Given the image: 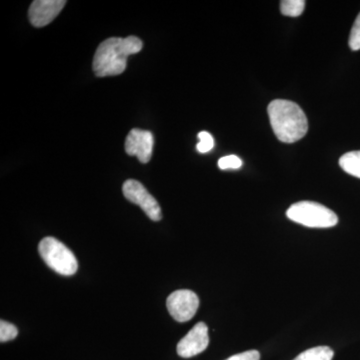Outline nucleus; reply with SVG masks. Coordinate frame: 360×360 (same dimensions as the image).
<instances>
[{
    "label": "nucleus",
    "instance_id": "f257e3e1",
    "mask_svg": "<svg viewBox=\"0 0 360 360\" xmlns=\"http://www.w3.org/2000/svg\"><path fill=\"white\" fill-rule=\"evenodd\" d=\"M143 44L139 37H110L97 47L92 70L97 77H115L127 70V58L141 52Z\"/></svg>",
    "mask_w": 360,
    "mask_h": 360
},
{
    "label": "nucleus",
    "instance_id": "f03ea898",
    "mask_svg": "<svg viewBox=\"0 0 360 360\" xmlns=\"http://www.w3.org/2000/svg\"><path fill=\"white\" fill-rule=\"evenodd\" d=\"M267 112L274 134L285 143L300 141L309 130L307 115L292 101L276 99L269 103Z\"/></svg>",
    "mask_w": 360,
    "mask_h": 360
},
{
    "label": "nucleus",
    "instance_id": "7ed1b4c3",
    "mask_svg": "<svg viewBox=\"0 0 360 360\" xmlns=\"http://www.w3.org/2000/svg\"><path fill=\"white\" fill-rule=\"evenodd\" d=\"M286 217L296 224L312 229H328L338 224V217L333 210L314 201H300L290 206Z\"/></svg>",
    "mask_w": 360,
    "mask_h": 360
},
{
    "label": "nucleus",
    "instance_id": "20e7f679",
    "mask_svg": "<svg viewBox=\"0 0 360 360\" xmlns=\"http://www.w3.org/2000/svg\"><path fill=\"white\" fill-rule=\"evenodd\" d=\"M39 252L47 266L61 276H70L77 274V257L58 239L51 236L42 239L39 245Z\"/></svg>",
    "mask_w": 360,
    "mask_h": 360
},
{
    "label": "nucleus",
    "instance_id": "39448f33",
    "mask_svg": "<svg viewBox=\"0 0 360 360\" xmlns=\"http://www.w3.org/2000/svg\"><path fill=\"white\" fill-rule=\"evenodd\" d=\"M122 193L127 200L139 205L153 221H160L162 219V212L158 200L141 182L134 179L127 180L123 184Z\"/></svg>",
    "mask_w": 360,
    "mask_h": 360
},
{
    "label": "nucleus",
    "instance_id": "423d86ee",
    "mask_svg": "<svg viewBox=\"0 0 360 360\" xmlns=\"http://www.w3.org/2000/svg\"><path fill=\"white\" fill-rule=\"evenodd\" d=\"M167 307L170 315L179 322H186L198 312L200 307L198 296L193 291L180 290L168 296Z\"/></svg>",
    "mask_w": 360,
    "mask_h": 360
},
{
    "label": "nucleus",
    "instance_id": "0eeeda50",
    "mask_svg": "<svg viewBox=\"0 0 360 360\" xmlns=\"http://www.w3.org/2000/svg\"><path fill=\"white\" fill-rule=\"evenodd\" d=\"M210 343L208 328L205 322H198L177 345V354L182 359H191L205 352Z\"/></svg>",
    "mask_w": 360,
    "mask_h": 360
},
{
    "label": "nucleus",
    "instance_id": "6e6552de",
    "mask_svg": "<svg viewBox=\"0 0 360 360\" xmlns=\"http://www.w3.org/2000/svg\"><path fill=\"white\" fill-rule=\"evenodd\" d=\"M155 137L148 130H130L125 141V151L130 156H136L141 163H148L153 156Z\"/></svg>",
    "mask_w": 360,
    "mask_h": 360
},
{
    "label": "nucleus",
    "instance_id": "1a4fd4ad",
    "mask_svg": "<svg viewBox=\"0 0 360 360\" xmlns=\"http://www.w3.org/2000/svg\"><path fill=\"white\" fill-rule=\"evenodd\" d=\"M65 0H35L30 6L28 18L35 27H44L54 20L65 7Z\"/></svg>",
    "mask_w": 360,
    "mask_h": 360
},
{
    "label": "nucleus",
    "instance_id": "9d476101",
    "mask_svg": "<svg viewBox=\"0 0 360 360\" xmlns=\"http://www.w3.org/2000/svg\"><path fill=\"white\" fill-rule=\"evenodd\" d=\"M340 165L347 174L360 179V150L350 151L341 156Z\"/></svg>",
    "mask_w": 360,
    "mask_h": 360
},
{
    "label": "nucleus",
    "instance_id": "9b49d317",
    "mask_svg": "<svg viewBox=\"0 0 360 360\" xmlns=\"http://www.w3.org/2000/svg\"><path fill=\"white\" fill-rule=\"evenodd\" d=\"M335 352L328 347H316L305 350L293 360H333Z\"/></svg>",
    "mask_w": 360,
    "mask_h": 360
},
{
    "label": "nucleus",
    "instance_id": "f8f14e48",
    "mask_svg": "<svg viewBox=\"0 0 360 360\" xmlns=\"http://www.w3.org/2000/svg\"><path fill=\"white\" fill-rule=\"evenodd\" d=\"M305 1L303 0H283L281 2V11L283 15L297 18L304 11Z\"/></svg>",
    "mask_w": 360,
    "mask_h": 360
},
{
    "label": "nucleus",
    "instance_id": "ddd939ff",
    "mask_svg": "<svg viewBox=\"0 0 360 360\" xmlns=\"http://www.w3.org/2000/svg\"><path fill=\"white\" fill-rule=\"evenodd\" d=\"M18 335V328L6 321H0V341L2 343L13 340Z\"/></svg>",
    "mask_w": 360,
    "mask_h": 360
},
{
    "label": "nucleus",
    "instance_id": "4468645a",
    "mask_svg": "<svg viewBox=\"0 0 360 360\" xmlns=\"http://www.w3.org/2000/svg\"><path fill=\"white\" fill-rule=\"evenodd\" d=\"M198 139H200V143L196 146V148L200 153H206L212 150L213 146H214V139H213L212 135L210 132H200Z\"/></svg>",
    "mask_w": 360,
    "mask_h": 360
},
{
    "label": "nucleus",
    "instance_id": "2eb2a0df",
    "mask_svg": "<svg viewBox=\"0 0 360 360\" xmlns=\"http://www.w3.org/2000/svg\"><path fill=\"white\" fill-rule=\"evenodd\" d=\"M243 165V160L236 155H227L220 158L219 167L220 169H238Z\"/></svg>",
    "mask_w": 360,
    "mask_h": 360
},
{
    "label": "nucleus",
    "instance_id": "dca6fc26",
    "mask_svg": "<svg viewBox=\"0 0 360 360\" xmlns=\"http://www.w3.org/2000/svg\"><path fill=\"white\" fill-rule=\"evenodd\" d=\"M349 46L354 51L360 49V13L355 20L352 32H350Z\"/></svg>",
    "mask_w": 360,
    "mask_h": 360
},
{
    "label": "nucleus",
    "instance_id": "f3484780",
    "mask_svg": "<svg viewBox=\"0 0 360 360\" xmlns=\"http://www.w3.org/2000/svg\"><path fill=\"white\" fill-rule=\"evenodd\" d=\"M260 354L257 350H248L241 354L232 355L229 359L225 360H259Z\"/></svg>",
    "mask_w": 360,
    "mask_h": 360
}]
</instances>
